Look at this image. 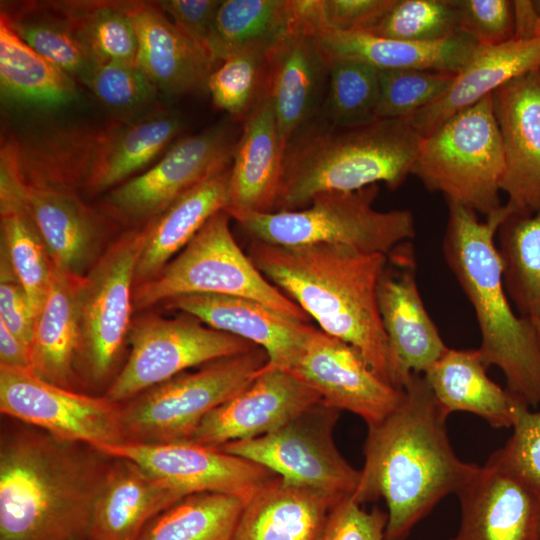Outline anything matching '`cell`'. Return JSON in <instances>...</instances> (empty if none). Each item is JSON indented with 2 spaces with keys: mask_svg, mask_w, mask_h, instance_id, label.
<instances>
[{
  "mask_svg": "<svg viewBox=\"0 0 540 540\" xmlns=\"http://www.w3.org/2000/svg\"><path fill=\"white\" fill-rule=\"evenodd\" d=\"M447 418L424 376L413 374L398 406L381 420L367 424L364 464L351 497L360 505L384 499L387 540H405L478 467L454 452Z\"/></svg>",
  "mask_w": 540,
  "mask_h": 540,
  "instance_id": "6da1fadb",
  "label": "cell"
},
{
  "mask_svg": "<svg viewBox=\"0 0 540 540\" xmlns=\"http://www.w3.org/2000/svg\"><path fill=\"white\" fill-rule=\"evenodd\" d=\"M0 440V540H81L111 458L33 426Z\"/></svg>",
  "mask_w": 540,
  "mask_h": 540,
  "instance_id": "7a4b0ae2",
  "label": "cell"
},
{
  "mask_svg": "<svg viewBox=\"0 0 540 540\" xmlns=\"http://www.w3.org/2000/svg\"><path fill=\"white\" fill-rule=\"evenodd\" d=\"M247 252L259 271L319 329L356 348L390 384L388 342L378 302L387 255L339 244L279 246L257 240Z\"/></svg>",
  "mask_w": 540,
  "mask_h": 540,
  "instance_id": "3957f363",
  "label": "cell"
},
{
  "mask_svg": "<svg viewBox=\"0 0 540 540\" xmlns=\"http://www.w3.org/2000/svg\"><path fill=\"white\" fill-rule=\"evenodd\" d=\"M448 204L443 254L472 305L481 334L478 351L484 364L498 367L507 389L529 406L540 404V346L532 320L517 316L503 280L495 243L501 224L512 215L504 204L486 216L456 203Z\"/></svg>",
  "mask_w": 540,
  "mask_h": 540,
  "instance_id": "277c9868",
  "label": "cell"
},
{
  "mask_svg": "<svg viewBox=\"0 0 540 540\" xmlns=\"http://www.w3.org/2000/svg\"><path fill=\"white\" fill-rule=\"evenodd\" d=\"M423 138L408 118L338 126L317 115L285 145L276 211L305 208L323 192H351L378 182L396 189L411 174Z\"/></svg>",
  "mask_w": 540,
  "mask_h": 540,
  "instance_id": "5b68a950",
  "label": "cell"
},
{
  "mask_svg": "<svg viewBox=\"0 0 540 540\" xmlns=\"http://www.w3.org/2000/svg\"><path fill=\"white\" fill-rule=\"evenodd\" d=\"M230 219L224 210L215 213L158 274L134 286V311L186 295H232L259 301L288 318L310 323L302 308L272 284L240 248Z\"/></svg>",
  "mask_w": 540,
  "mask_h": 540,
  "instance_id": "8992f818",
  "label": "cell"
},
{
  "mask_svg": "<svg viewBox=\"0 0 540 540\" xmlns=\"http://www.w3.org/2000/svg\"><path fill=\"white\" fill-rule=\"evenodd\" d=\"M411 174L447 203L484 216L499 209L504 156L492 94L424 136Z\"/></svg>",
  "mask_w": 540,
  "mask_h": 540,
  "instance_id": "52a82bcc",
  "label": "cell"
},
{
  "mask_svg": "<svg viewBox=\"0 0 540 540\" xmlns=\"http://www.w3.org/2000/svg\"><path fill=\"white\" fill-rule=\"evenodd\" d=\"M377 184L351 192H323L305 208L256 213L238 223L252 240L279 246L339 244L388 255L416 234L411 211L373 207Z\"/></svg>",
  "mask_w": 540,
  "mask_h": 540,
  "instance_id": "ba28073f",
  "label": "cell"
},
{
  "mask_svg": "<svg viewBox=\"0 0 540 540\" xmlns=\"http://www.w3.org/2000/svg\"><path fill=\"white\" fill-rule=\"evenodd\" d=\"M268 364L256 346L182 372L120 403L125 442L189 441L201 421Z\"/></svg>",
  "mask_w": 540,
  "mask_h": 540,
  "instance_id": "9c48e42d",
  "label": "cell"
},
{
  "mask_svg": "<svg viewBox=\"0 0 540 540\" xmlns=\"http://www.w3.org/2000/svg\"><path fill=\"white\" fill-rule=\"evenodd\" d=\"M143 241L141 226L129 228L83 276L76 373L78 381L90 387L108 388L120 370L133 321L135 270Z\"/></svg>",
  "mask_w": 540,
  "mask_h": 540,
  "instance_id": "30bf717a",
  "label": "cell"
},
{
  "mask_svg": "<svg viewBox=\"0 0 540 540\" xmlns=\"http://www.w3.org/2000/svg\"><path fill=\"white\" fill-rule=\"evenodd\" d=\"M231 117L178 138L148 169L104 194L98 209L138 227L215 173L231 166L240 133Z\"/></svg>",
  "mask_w": 540,
  "mask_h": 540,
  "instance_id": "8fae6325",
  "label": "cell"
},
{
  "mask_svg": "<svg viewBox=\"0 0 540 540\" xmlns=\"http://www.w3.org/2000/svg\"><path fill=\"white\" fill-rule=\"evenodd\" d=\"M128 344V357L104 393L116 403L125 402L190 368L256 347L185 313L176 318L139 316L132 321Z\"/></svg>",
  "mask_w": 540,
  "mask_h": 540,
  "instance_id": "7c38bea8",
  "label": "cell"
},
{
  "mask_svg": "<svg viewBox=\"0 0 540 540\" xmlns=\"http://www.w3.org/2000/svg\"><path fill=\"white\" fill-rule=\"evenodd\" d=\"M339 413L321 401L270 433L219 448L262 465L289 483L351 496L360 470L347 462L335 444Z\"/></svg>",
  "mask_w": 540,
  "mask_h": 540,
  "instance_id": "4fadbf2b",
  "label": "cell"
},
{
  "mask_svg": "<svg viewBox=\"0 0 540 540\" xmlns=\"http://www.w3.org/2000/svg\"><path fill=\"white\" fill-rule=\"evenodd\" d=\"M0 411L62 441L95 448L125 442L120 403L52 384L27 369L0 366Z\"/></svg>",
  "mask_w": 540,
  "mask_h": 540,
  "instance_id": "5bb4252c",
  "label": "cell"
},
{
  "mask_svg": "<svg viewBox=\"0 0 540 540\" xmlns=\"http://www.w3.org/2000/svg\"><path fill=\"white\" fill-rule=\"evenodd\" d=\"M409 245L405 242L387 255L378 287L389 382L398 389H404L413 374H424L448 349L421 298Z\"/></svg>",
  "mask_w": 540,
  "mask_h": 540,
  "instance_id": "9a60e30c",
  "label": "cell"
},
{
  "mask_svg": "<svg viewBox=\"0 0 540 540\" xmlns=\"http://www.w3.org/2000/svg\"><path fill=\"white\" fill-rule=\"evenodd\" d=\"M311 387L323 403L377 422L400 403L404 389L379 377L347 342L310 326L303 349L288 370Z\"/></svg>",
  "mask_w": 540,
  "mask_h": 540,
  "instance_id": "2e32d148",
  "label": "cell"
},
{
  "mask_svg": "<svg viewBox=\"0 0 540 540\" xmlns=\"http://www.w3.org/2000/svg\"><path fill=\"white\" fill-rule=\"evenodd\" d=\"M97 449L110 457L132 460L189 494L222 493L246 502L278 476L251 460L193 441L123 442Z\"/></svg>",
  "mask_w": 540,
  "mask_h": 540,
  "instance_id": "e0dca14e",
  "label": "cell"
},
{
  "mask_svg": "<svg viewBox=\"0 0 540 540\" xmlns=\"http://www.w3.org/2000/svg\"><path fill=\"white\" fill-rule=\"evenodd\" d=\"M504 156L501 191L512 215L540 209V68L492 93Z\"/></svg>",
  "mask_w": 540,
  "mask_h": 540,
  "instance_id": "ac0fdd59",
  "label": "cell"
},
{
  "mask_svg": "<svg viewBox=\"0 0 540 540\" xmlns=\"http://www.w3.org/2000/svg\"><path fill=\"white\" fill-rule=\"evenodd\" d=\"M0 164L11 173L17 193L33 219L53 266L84 276L106 249L101 248L115 225L79 193L22 183L9 157L0 151Z\"/></svg>",
  "mask_w": 540,
  "mask_h": 540,
  "instance_id": "d6986e66",
  "label": "cell"
},
{
  "mask_svg": "<svg viewBox=\"0 0 540 540\" xmlns=\"http://www.w3.org/2000/svg\"><path fill=\"white\" fill-rule=\"evenodd\" d=\"M321 401L290 371L266 365L246 387L211 411L189 441L219 447L259 437Z\"/></svg>",
  "mask_w": 540,
  "mask_h": 540,
  "instance_id": "ffe728a7",
  "label": "cell"
},
{
  "mask_svg": "<svg viewBox=\"0 0 540 540\" xmlns=\"http://www.w3.org/2000/svg\"><path fill=\"white\" fill-rule=\"evenodd\" d=\"M456 495L461 520L450 540H538L540 496L502 466L487 460Z\"/></svg>",
  "mask_w": 540,
  "mask_h": 540,
  "instance_id": "44dd1931",
  "label": "cell"
},
{
  "mask_svg": "<svg viewBox=\"0 0 540 540\" xmlns=\"http://www.w3.org/2000/svg\"><path fill=\"white\" fill-rule=\"evenodd\" d=\"M242 123L225 209L237 222L251 214L277 210L285 151L268 90Z\"/></svg>",
  "mask_w": 540,
  "mask_h": 540,
  "instance_id": "7402d4cb",
  "label": "cell"
},
{
  "mask_svg": "<svg viewBox=\"0 0 540 540\" xmlns=\"http://www.w3.org/2000/svg\"><path fill=\"white\" fill-rule=\"evenodd\" d=\"M137 39V65L168 96L208 91L218 67L208 50L182 33L156 1H129Z\"/></svg>",
  "mask_w": 540,
  "mask_h": 540,
  "instance_id": "603a6c76",
  "label": "cell"
},
{
  "mask_svg": "<svg viewBox=\"0 0 540 540\" xmlns=\"http://www.w3.org/2000/svg\"><path fill=\"white\" fill-rule=\"evenodd\" d=\"M164 305L189 314L210 328L255 344L266 352L269 367L285 370H289L299 357L311 326L241 296L186 295Z\"/></svg>",
  "mask_w": 540,
  "mask_h": 540,
  "instance_id": "cb8c5ba5",
  "label": "cell"
},
{
  "mask_svg": "<svg viewBox=\"0 0 540 540\" xmlns=\"http://www.w3.org/2000/svg\"><path fill=\"white\" fill-rule=\"evenodd\" d=\"M189 495L126 458L112 457L96 497L87 540H137L159 513Z\"/></svg>",
  "mask_w": 540,
  "mask_h": 540,
  "instance_id": "d4e9b609",
  "label": "cell"
},
{
  "mask_svg": "<svg viewBox=\"0 0 540 540\" xmlns=\"http://www.w3.org/2000/svg\"><path fill=\"white\" fill-rule=\"evenodd\" d=\"M183 125L179 114L161 108L102 126L82 194H105L148 169L178 139Z\"/></svg>",
  "mask_w": 540,
  "mask_h": 540,
  "instance_id": "484cf974",
  "label": "cell"
},
{
  "mask_svg": "<svg viewBox=\"0 0 540 540\" xmlns=\"http://www.w3.org/2000/svg\"><path fill=\"white\" fill-rule=\"evenodd\" d=\"M326 63L355 61L379 71L435 70L457 74L478 47L460 32L433 42H412L365 31L319 29L310 34Z\"/></svg>",
  "mask_w": 540,
  "mask_h": 540,
  "instance_id": "4316f807",
  "label": "cell"
},
{
  "mask_svg": "<svg viewBox=\"0 0 540 540\" xmlns=\"http://www.w3.org/2000/svg\"><path fill=\"white\" fill-rule=\"evenodd\" d=\"M328 82V64L310 34L291 32L270 50L267 90L285 145L320 113Z\"/></svg>",
  "mask_w": 540,
  "mask_h": 540,
  "instance_id": "83f0119b",
  "label": "cell"
},
{
  "mask_svg": "<svg viewBox=\"0 0 540 540\" xmlns=\"http://www.w3.org/2000/svg\"><path fill=\"white\" fill-rule=\"evenodd\" d=\"M540 68V37L479 46L436 101L407 117L423 136L507 82Z\"/></svg>",
  "mask_w": 540,
  "mask_h": 540,
  "instance_id": "f1b7e54d",
  "label": "cell"
},
{
  "mask_svg": "<svg viewBox=\"0 0 540 540\" xmlns=\"http://www.w3.org/2000/svg\"><path fill=\"white\" fill-rule=\"evenodd\" d=\"M342 498L276 476L245 502L231 540H316Z\"/></svg>",
  "mask_w": 540,
  "mask_h": 540,
  "instance_id": "f546056e",
  "label": "cell"
},
{
  "mask_svg": "<svg viewBox=\"0 0 540 540\" xmlns=\"http://www.w3.org/2000/svg\"><path fill=\"white\" fill-rule=\"evenodd\" d=\"M478 349H451L422 374L446 415L475 414L496 428L512 427L518 411L529 404L489 378Z\"/></svg>",
  "mask_w": 540,
  "mask_h": 540,
  "instance_id": "4dcf8cb0",
  "label": "cell"
},
{
  "mask_svg": "<svg viewBox=\"0 0 540 540\" xmlns=\"http://www.w3.org/2000/svg\"><path fill=\"white\" fill-rule=\"evenodd\" d=\"M83 276L52 265L44 304L34 325L30 370L52 384L76 390L79 347L78 297Z\"/></svg>",
  "mask_w": 540,
  "mask_h": 540,
  "instance_id": "1f68e13d",
  "label": "cell"
},
{
  "mask_svg": "<svg viewBox=\"0 0 540 540\" xmlns=\"http://www.w3.org/2000/svg\"><path fill=\"white\" fill-rule=\"evenodd\" d=\"M230 168L200 182L141 225L144 241L136 265L134 286L158 274L215 213L225 211Z\"/></svg>",
  "mask_w": 540,
  "mask_h": 540,
  "instance_id": "d6a6232c",
  "label": "cell"
},
{
  "mask_svg": "<svg viewBox=\"0 0 540 540\" xmlns=\"http://www.w3.org/2000/svg\"><path fill=\"white\" fill-rule=\"evenodd\" d=\"M2 98L42 109H58L78 97L77 81L27 45L0 15Z\"/></svg>",
  "mask_w": 540,
  "mask_h": 540,
  "instance_id": "836d02e7",
  "label": "cell"
},
{
  "mask_svg": "<svg viewBox=\"0 0 540 540\" xmlns=\"http://www.w3.org/2000/svg\"><path fill=\"white\" fill-rule=\"evenodd\" d=\"M1 255L26 292L37 318L44 304L52 263L44 241L22 200L10 171L0 165Z\"/></svg>",
  "mask_w": 540,
  "mask_h": 540,
  "instance_id": "e575fe53",
  "label": "cell"
},
{
  "mask_svg": "<svg viewBox=\"0 0 540 540\" xmlns=\"http://www.w3.org/2000/svg\"><path fill=\"white\" fill-rule=\"evenodd\" d=\"M291 32L288 0H222L205 48L221 63L243 52L269 53Z\"/></svg>",
  "mask_w": 540,
  "mask_h": 540,
  "instance_id": "d590c367",
  "label": "cell"
},
{
  "mask_svg": "<svg viewBox=\"0 0 540 540\" xmlns=\"http://www.w3.org/2000/svg\"><path fill=\"white\" fill-rule=\"evenodd\" d=\"M0 15L32 49L75 81L88 85L97 64L53 1L5 2L1 5Z\"/></svg>",
  "mask_w": 540,
  "mask_h": 540,
  "instance_id": "8d00e7d4",
  "label": "cell"
},
{
  "mask_svg": "<svg viewBox=\"0 0 540 540\" xmlns=\"http://www.w3.org/2000/svg\"><path fill=\"white\" fill-rule=\"evenodd\" d=\"M67 18L81 45L98 65L137 64L138 39L128 13L129 1H53Z\"/></svg>",
  "mask_w": 540,
  "mask_h": 540,
  "instance_id": "74e56055",
  "label": "cell"
},
{
  "mask_svg": "<svg viewBox=\"0 0 540 540\" xmlns=\"http://www.w3.org/2000/svg\"><path fill=\"white\" fill-rule=\"evenodd\" d=\"M244 504L222 493L189 494L155 516L137 540H231Z\"/></svg>",
  "mask_w": 540,
  "mask_h": 540,
  "instance_id": "f35d334b",
  "label": "cell"
},
{
  "mask_svg": "<svg viewBox=\"0 0 540 540\" xmlns=\"http://www.w3.org/2000/svg\"><path fill=\"white\" fill-rule=\"evenodd\" d=\"M497 234L508 297L521 316L531 318L540 306V209L510 215Z\"/></svg>",
  "mask_w": 540,
  "mask_h": 540,
  "instance_id": "ab89813d",
  "label": "cell"
},
{
  "mask_svg": "<svg viewBox=\"0 0 540 540\" xmlns=\"http://www.w3.org/2000/svg\"><path fill=\"white\" fill-rule=\"evenodd\" d=\"M329 82L318 115L338 126H355L378 118L380 71L360 62L328 63Z\"/></svg>",
  "mask_w": 540,
  "mask_h": 540,
  "instance_id": "60d3db41",
  "label": "cell"
},
{
  "mask_svg": "<svg viewBox=\"0 0 540 540\" xmlns=\"http://www.w3.org/2000/svg\"><path fill=\"white\" fill-rule=\"evenodd\" d=\"M268 53L249 51L223 60L213 71L208 92L213 104L243 122L267 92Z\"/></svg>",
  "mask_w": 540,
  "mask_h": 540,
  "instance_id": "b9f144b4",
  "label": "cell"
},
{
  "mask_svg": "<svg viewBox=\"0 0 540 540\" xmlns=\"http://www.w3.org/2000/svg\"><path fill=\"white\" fill-rule=\"evenodd\" d=\"M365 32L403 41L433 42L460 33L454 0H396Z\"/></svg>",
  "mask_w": 540,
  "mask_h": 540,
  "instance_id": "7bdbcfd3",
  "label": "cell"
},
{
  "mask_svg": "<svg viewBox=\"0 0 540 540\" xmlns=\"http://www.w3.org/2000/svg\"><path fill=\"white\" fill-rule=\"evenodd\" d=\"M87 87L115 120H131L146 114L159 90L137 64L107 62L98 65Z\"/></svg>",
  "mask_w": 540,
  "mask_h": 540,
  "instance_id": "ee69618b",
  "label": "cell"
},
{
  "mask_svg": "<svg viewBox=\"0 0 540 540\" xmlns=\"http://www.w3.org/2000/svg\"><path fill=\"white\" fill-rule=\"evenodd\" d=\"M378 118H407L440 98L455 73L435 70L380 71Z\"/></svg>",
  "mask_w": 540,
  "mask_h": 540,
  "instance_id": "f6af8a7d",
  "label": "cell"
},
{
  "mask_svg": "<svg viewBox=\"0 0 540 540\" xmlns=\"http://www.w3.org/2000/svg\"><path fill=\"white\" fill-rule=\"evenodd\" d=\"M529 407L518 411L511 436L488 460L521 478L540 496V410Z\"/></svg>",
  "mask_w": 540,
  "mask_h": 540,
  "instance_id": "bcb514c9",
  "label": "cell"
},
{
  "mask_svg": "<svg viewBox=\"0 0 540 540\" xmlns=\"http://www.w3.org/2000/svg\"><path fill=\"white\" fill-rule=\"evenodd\" d=\"M460 32L479 46H493L514 38V7L510 0H454Z\"/></svg>",
  "mask_w": 540,
  "mask_h": 540,
  "instance_id": "7dc6e473",
  "label": "cell"
},
{
  "mask_svg": "<svg viewBox=\"0 0 540 540\" xmlns=\"http://www.w3.org/2000/svg\"><path fill=\"white\" fill-rule=\"evenodd\" d=\"M387 523V511H367L346 496L331 508L316 540H387Z\"/></svg>",
  "mask_w": 540,
  "mask_h": 540,
  "instance_id": "c3c4849f",
  "label": "cell"
},
{
  "mask_svg": "<svg viewBox=\"0 0 540 540\" xmlns=\"http://www.w3.org/2000/svg\"><path fill=\"white\" fill-rule=\"evenodd\" d=\"M396 0H320L321 29L366 31Z\"/></svg>",
  "mask_w": 540,
  "mask_h": 540,
  "instance_id": "681fc988",
  "label": "cell"
},
{
  "mask_svg": "<svg viewBox=\"0 0 540 540\" xmlns=\"http://www.w3.org/2000/svg\"><path fill=\"white\" fill-rule=\"evenodd\" d=\"M0 277V322L30 349L35 315L26 292L2 255Z\"/></svg>",
  "mask_w": 540,
  "mask_h": 540,
  "instance_id": "f907efd6",
  "label": "cell"
},
{
  "mask_svg": "<svg viewBox=\"0 0 540 540\" xmlns=\"http://www.w3.org/2000/svg\"><path fill=\"white\" fill-rule=\"evenodd\" d=\"M156 3L182 33L205 47L222 0H164Z\"/></svg>",
  "mask_w": 540,
  "mask_h": 540,
  "instance_id": "816d5d0a",
  "label": "cell"
},
{
  "mask_svg": "<svg viewBox=\"0 0 540 540\" xmlns=\"http://www.w3.org/2000/svg\"><path fill=\"white\" fill-rule=\"evenodd\" d=\"M0 366L30 370L29 347L1 322Z\"/></svg>",
  "mask_w": 540,
  "mask_h": 540,
  "instance_id": "f5cc1de1",
  "label": "cell"
},
{
  "mask_svg": "<svg viewBox=\"0 0 540 540\" xmlns=\"http://www.w3.org/2000/svg\"><path fill=\"white\" fill-rule=\"evenodd\" d=\"M514 38L535 39L540 37V18L533 0H514Z\"/></svg>",
  "mask_w": 540,
  "mask_h": 540,
  "instance_id": "db71d44e",
  "label": "cell"
},
{
  "mask_svg": "<svg viewBox=\"0 0 540 540\" xmlns=\"http://www.w3.org/2000/svg\"><path fill=\"white\" fill-rule=\"evenodd\" d=\"M532 320V323H533V326H534V329H535V333H536V337H537V340H538V343H539V346H540V306L536 312V314L530 318Z\"/></svg>",
  "mask_w": 540,
  "mask_h": 540,
  "instance_id": "11a10c76",
  "label": "cell"
},
{
  "mask_svg": "<svg viewBox=\"0 0 540 540\" xmlns=\"http://www.w3.org/2000/svg\"><path fill=\"white\" fill-rule=\"evenodd\" d=\"M533 4L540 18V0H533Z\"/></svg>",
  "mask_w": 540,
  "mask_h": 540,
  "instance_id": "9f6ffc18",
  "label": "cell"
},
{
  "mask_svg": "<svg viewBox=\"0 0 540 540\" xmlns=\"http://www.w3.org/2000/svg\"><path fill=\"white\" fill-rule=\"evenodd\" d=\"M538 540H540V536H539Z\"/></svg>",
  "mask_w": 540,
  "mask_h": 540,
  "instance_id": "6f0895ef",
  "label": "cell"
}]
</instances>
